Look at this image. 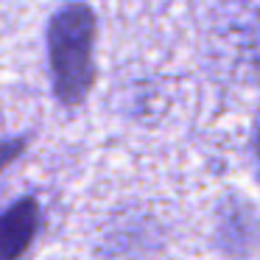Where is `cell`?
Returning a JSON list of instances; mask_svg holds the SVG:
<instances>
[{
  "mask_svg": "<svg viewBox=\"0 0 260 260\" xmlns=\"http://www.w3.org/2000/svg\"><path fill=\"white\" fill-rule=\"evenodd\" d=\"M98 20L84 0L64 3L48 23V68L53 79V95L68 109H76L90 95L95 81V48Z\"/></svg>",
  "mask_w": 260,
  "mask_h": 260,
  "instance_id": "obj_1",
  "label": "cell"
},
{
  "mask_svg": "<svg viewBox=\"0 0 260 260\" xmlns=\"http://www.w3.org/2000/svg\"><path fill=\"white\" fill-rule=\"evenodd\" d=\"M40 230V202L23 196L0 213V260H12L28 252Z\"/></svg>",
  "mask_w": 260,
  "mask_h": 260,
  "instance_id": "obj_2",
  "label": "cell"
},
{
  "mask_svg": "<svg viewBox=\"0 0 260 260\" xmlns=\"http://www.w3.org/2000/svg\"><path fill=\"white\" fill-rule=\"evenodd\" d=\"M241 56H243V62H246V68H249L252 81L260 87V20L246 31V37H243Z\"/></svg>",
  "mask_w": 260,
  "mask_h": 260,
  "instance_id": "obj_3",
  "label": "cell"
},
{
  "mask_svg": "<svg viewBox=\"0 0 260 260\" xmlns=\"http://www.w3.org/2000/svg\"><path fill=\"white\" fill-rule=\"evenodd\" d=\"M23 146H25L23 137H14V140H3V143H0V171L6 168V165L12 162L14 157H20Z\"/></svg>",
  "mask_w": 260,
  "mask_h": 260,
  "instance_id": "obj_4",
  "label": "cell"
},
{
  "mask_svg": "<svg viewBox=\"0 0 260 260\" xmlns=\"http://www.w3.org/2000/svg\"><path fill=\"white\" fill-rule=\"evenodd\" d=\"M254 151H257V162H260V126H257V135H254Z\"/></svg>",
  "mask_w": 260,
  "mask_h": 260,
  "instance_id": "obj_5",
  "label": "cell"
}]
</instances>
